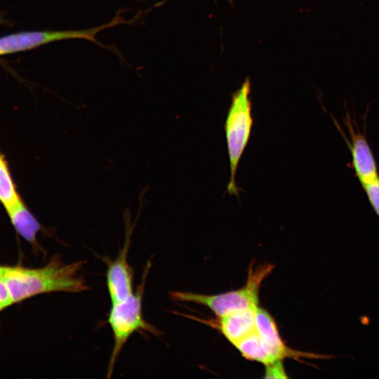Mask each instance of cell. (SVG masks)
I'll list each match as a JSON object with an SVG mask.
<instances>
[{
	"label": "cell",
	"instance_id": "6da1fadb",
	"mask_svg": "<svg viewBox=\"0 0 379 379\" xmlns=\"http://www.w3.org/2000/svg\"><path fill=\"white\" fill-rule=\"evenodd\" d=\"M84 265L82 260L65 262L55 255L41 267L1 265L0 279L13 303L46 293H79L88 289L81 273Z\"/></svg>",
	"mask_w": 379,
	"mask_h": 379
},
{
	"label": "cell",
	"instance_id": "7a4b0ae2",
	"mask_svg": "<svg viewBox=\"0 0 379 379\" xmlns=\"http://www.w3.org/2000/svg\"><path fill=\"white\" fill-rule=\"evenodd\" d=\"M250 94L251 81L246 79L232 95L224 124L230 168L227 192L230 195H234L239 199L241 190L236 185V173L249 142L253 125Z\"/></svg>",
	"mask_w": 379,
	"mask_h": 379
},
{
	"label": "cell",
	"instance_id": "3957f363",
	"mask_svg": "<svg viewBox=\"0 0 379 379\" xmlns=\"http://www.w3.org/2000/svg\"><path fill=\"white\" fill-rule=\"evenodd\" d=\"M150 267L151 261L149 260L135 293L112 303L107 321L113 333L114 345L107 366V378L112 376L116 361L132 334L136 331H145L158 336L161 333L156 327L145 321L142 310L145 282Z\"/></svg>",
	"mask_w": 379,
	"mask_h": 379
},
{
	"label": "cell",
	"instance_id": "277c9868",
	"mask_svg": "<svg viewBox=\"0 0 379 379\" xmlns=\"http://www.w3.org/2000/svg\"><path fill=\"white\" fill-rule=\"evenodd\" d=\"M271 264L250 266L245 285L237 290L215 295H204L187 291H172L174 301L190 302L208 307L218 317L248 308L258 307V295L262 281L272 272Z\"/></svg>",
	"mask_w": 379,
	"mask_h": 379
},
{
	"label": "cell",
	"instance_id": "5b68a950",
	"mask_svg": "<svg viewBox=\"0 0 379 379\" xmlns=\"http://www.w3.org/2000/svg\"><path fill=\"white\" fill-rule=\"evenodd\" d=\"M119 25V20L113 18L103 25L82 29L37 30L13 33L0 37V55L32 50L45 44L67 39H84L107 49L97 39V34L103 29Z\"/></svg>",
	"mask_w": 379,
	"mask_h": 379
},
{
	"label": "cell",
	"instance_id": "8992f818",
	"mask_svg": "<svg viewBox=\"0 0 379 379\" xmlns=\"http://www.w3.org/2000/svg\"><path fill=\"white\" fill-rule=\"evenodd\" d=\"M129 209L124 211L126 227L125 241L114 260H105L107 265V288L112 303L120 301L133 293V270L128 262V253L136 220H131Z\"/></svg>",
	"mask_w": 379,
	"mask_h": 379
},
{
	"label": "cell",
	"instance_id": "52a82bcc",
	"mask_svg": "<svg viewBox=\"0 0 379 379\" xmlns=\"http://www.w3.org/2000/svg\"><path fill=\"white\" fill-rule=\"evenodd\" d=\"M255 327L265 348L274 361L283 360L284 358L300 360L331 359L335 357L332 354L298 351L288 347L279 335L274 318L267 310L259 307L256 311Z\"/></svg>",
	"mask_w": 379,
	"mask_h": 379
},
{
	"label": "cell",
	"instance_id": "ba28073f",
	"mask_svg": "<svg viewBox=\"0 0 379 379\" xmlns=\"http://www.w3.org/2000/svg\"><path fill=\"white\" fill-rule=\"evenodd\" d=\"M344 121L350 138L348 140L344 137L351 154V167L363 185L379 178L378 165L365 134L356 131L350 115Z\"/></svg>",
	"mask_w": 379,
	"mask_h": 379
},
{
	"label": "cell",
	"instance_id": "9c48e42d",
	"mask_svg": "<svg viewBox=\"0 0 379 379\" xmlns=\"http://www.w3.org/2000/svg\"><path fill=\"white\" fill-rule=\"evenodd\" d=\"M257 307L236 311L220 317V329L234 345L256 329Z\"/></svg>",
	"mask_w": 379,
	"mask_h": 379
},
{
	"label": "cell",
	"instance_id": "30bf717a",
	"mask_svg": "<svg viewBox=\"0 0 379 379\" xmlns=\"http://www.w3.org/2000/svg\"><path fill=\"white\" fill-rule=\"evenodd\" d=\"M14 229L24 239L33 246L38 247L36 235L42 226L20 198L6 208Z\"/></svg>",
	"mask_w": 379,
	"mask_h": 379
},
{
	"label": "cell",
	"instance_id": "8fae6325",
	"mask_svg": "<svg viewBox=\"0 0 379 379\" xmlns=\"http://www.w3.org/2000/svg\"><path fill=\"white\" fill-rule=\"evenodd\" d=\"M234 346L247 359L255 361L265 365L275 361L265 348L256 329L240 340Z\"/></svg>",
	"mask_w": 379,
	"mask_h": 379
},
{
	"label": "cell",
	"instance_id": "7c38bea8",
	"mask_svg": "<svg viewBox=\"0 0 379 379\" xmlns=\"http://www.w3.org/2000/svg\"><path fill=\"white\" fill-rule=\"evenodd\" d=\"M20 198L8 163L0 152V202L6 209Z\"/></svg>",
	"mask_w": 379,
	"mask_h": 379
},
{
	"label": "cell",
	"instance_id": "4fadbf2b",
	"mask_svg": "<svg viewBox=\"0 0 379 379\" xmlns=\"http://www.w3.org/2000/svg\"><path fill=\"white\" fill-rule=\"evenodd\" d=\"M371 206L379 218V178L361 185Z\"/></svg>",
	"mask_w": 379,
	"mask_h": 379
},
{
	"label": "cell",
	"instance_id": "5bb4252c",
	"mask_svg": "<svg viewBox=\"0 0 379 379\" xmlns=\"http://www.w3.org/2000/svg\"><path fill=\"white\" fill-rule=\"evenodd\" d=\"M265 378H287L282 359H279L265 365Z\"/></svg>",
	"mask_w": 379,
	"mask_h": 379
},
{
	"label": "cell",
	"instance_id": "9a60e30c",
	"mask_svg": "<svg viewBox=\"0 0 379 379\" xmlns=\"http://www.w3.org/2000/svg\"><path fill=\"white\" fill-rule=\"evenodd\" d=\"M13 304V302L6 286L0 279V312Z\"/></svg>",
	"mask_w": 379,
	"mask_h": 379
},
{
	"label": "cell",
	"instance_id": "2e32d148",
	"mask_svg": "<svg viewBox=\"0 0 379 379\" xmlns=\"http://www.w3.org/2000/svg\"><path fill=\"white\" fill-rule=\"evenodd\" d=\"M1 266V265H0Z\"/></svg>",
	"mask_w": 379,
	"mask_h": 379
}]
</instances>
